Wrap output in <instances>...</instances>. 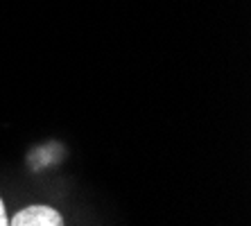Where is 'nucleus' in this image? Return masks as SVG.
<instances>
[{
  "label": "nucleus",
  "instance_id": "f257e3e1",
  "mask_svg": "<svg viewBox=\"0 0 251 226\" xmlns=\"http://www.w3.org/2000/svg\"><path fill=\"white\" fill-rule=\"evenodd\" d=\"M9 226H64V217L50 206H27L14 215Z\"/></svg>",
  "mask_w": 251,
  "mask_h": 226
},
{
  "label": "nucleus",
  "instance_id": "f03ea898",
  "mask_svg": "<svg viewBox=\"0 0 251 226\" xmlns=\"http://www.w3.org/2000/svg\"><path fill=\"white\" fill-rule=\"evenodd\" d=\"M0 226H9V220H7L5 203H2V199H0Z\"/></svg>",
  "mask_w": 251,
  "mask_h": 226
}]
</instances>
